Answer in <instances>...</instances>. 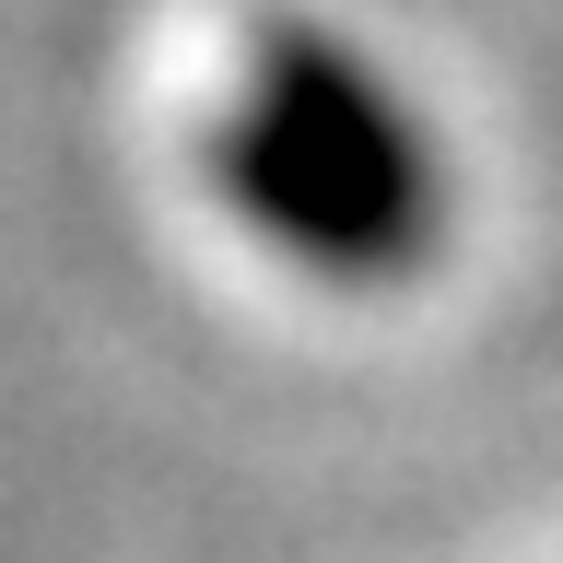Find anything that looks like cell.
Masks as SVG:
<instances>
[{"mask_svg":"<svg viewBox=\"0 0 563 563\" xmlns=\"http://www.w3.org/2000/svg\"><path fill=\"white\" fill-rule=\"evenodd\" d=\"M223 188L258 235L329 271H387L434 223V165H422L411 118L306 35L258 47L246 106L223 118Z\"/></svg>","mask_w":563,"mask_h":563,"instance_id":"6da1fadb","label":"cell"}]
</instances>
